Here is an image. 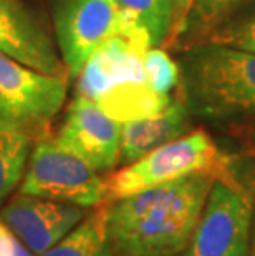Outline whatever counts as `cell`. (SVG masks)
I'll use <instances>...</instances> for the list:
<instances>
[{"label": "cell", "instance_id": "cell-8", "mask_svg": "<svg viewBox=\"0 0 255 256\" xmlns=\"http://www.w3.org/2000/svg\"><path fill=\"white\" fill-rule=\"evenodd\" d=\"M121 130L123 124L108 116L98 102L77 92L55 140L95 170L105 174L119 164Z\"/></svg>", "mask_w": 255, "mask_h": 256}, {"label": "cell", "instance_id": "cell-18", "mask_svg": "<svg viewBox=\"0 0 255 256\" xmlns=\"http://www.w3.org/2000/svg\"><path fill=\"white\" fill-rule=\"evenodd\" d=\"M143 68L146 83L156 92L169 94L174 88H179L181 81L179 63L171 58L164 46H149L144 53Z\"/></svg>", "mask_w": 255, "mask_h": 256}, {"label": "cell", "instance_id": "cell-14", "mask_svg": "<svg viewBox=\"0 0 255 256\" xmlns=\"http://www.w3.org/2000/svg\"><path fill=\"white\" fill-rule=\"evenodd\" d=\"M32 152V132L0 111V206L19 187Z\"/></svg>", "mask_w": 255, "mask_h": 256}, {"label": "cell", "instance_id": "cell-1", "mask_svg": "<svg viewBox=\"0 0 255 256\" xmlns=\"http://www.w3.org/2000/svg\"><path fill=\"white\" fill-rule=\"evenodd\" d=\"M215 178L199 172L106 204L115 256L181 254Z\"/></svg>", "mask_w": 255, "mask_h": 256}, {"label": "cell", "instance_id": "cell-13", "mask_svg": "<svg viewBox=\"0 0 255 256\" xmlns=\"http://www.w3.org/2000/svg\"><path fill=\"white\" fill-rule=\"evenodd\" d=\"M95 101L108 116L121 124L156 116L172 102L169 94L156 92L146 81H124L115 84Z\"/></svg>", "mask_w": 255, "mask_h": 256}, {"label": "cell", "instance_id": "cell-16", "mask_svg": "<svg viewBox=\"0 0 255 256\" xmlns=\"http://www.w3.org/2000/svg\"><path fill=\"white\" fill-rule=\"evenodd\" d=\"M40 256H115L108 235V205L96 206L67 236Z\"/></svg>", "mask_w": 255, "mask_h": 256}, {"label": "cell", "instance_id": "cell-17", "mask_svg": "<svg viewBox=\"0 0 255 256\" xmlns=\"http://www.w3.org/2000/svg\"><path fill=\"white\" fill-rule=\"evenodd\" d=\"M118 4L148 34L151 45H164L171 34L174 0H118Z\"/></svg>", "mask_w": 255, "mask_h": 256}, {"label": "cell", "instance_id": "cell-5", "mask_svg": "<svg viewBox=\"0 0 255 256\" xmlns=\"http://www.w3.org/2000/svg\"><path fill=\"white\" fill-rule=\"evenodd\" d=\"M253 197L235 178H215L182 256H250Z\"/></svg>", "mask_w": 255, "mask_h": 256}, {"label": "cell", "instance_id": "cell-23", "mask_svg": "<svg viewBox=\"0 0 255 256\" xmlns=\"http://www.w3.org/2000/svg\"><path fill=\"white\" fill-rule=\"evenodd\" d=\"M255 119V118H253ZM252 130H253V142H252V150H253V154H255V121H253V124H252Z\"/></svg>", "mask_w": 255, "mask_h": 256}, {"label": "cell", "instance_id": "cell-19", "mask_svg": "<svg viewBox=\"0 0 255 256\" xmlns=\"http://www.w3.org/2000/svg\"><path fill=\"white\" fill-rule=\"evenodd\" d=\"M205 40L255 52V4L243 12L237 14L229 22H225L220 28H217Z\"/></svg>", "mask_w": 255, "mask_h": 256}, {"label": "cell", "instance_id": "cell-22", "mask_svg": "<svg viewBox=\"0 0 255 256\" xmlns=\"http://www.w3.org/2000/svg\"><path fill=\"white\" fill-rule=\"evenodd\" d=\"M253 197V216H252V244H250V256H255V194Z\"/></svg>", "mask_w": 255, "mask_h": 256}, {"label": "cell", "instance_id": "cell-4", "mask_svg": "<svg viewBox=\"0 0 255 256\" xmlns=\"http://www.w3.org/2000/svg\"><path fill=\"white\" fill-rule=\"evenodd\" d=\"M53 30L70 78H77L91 55L115 36L151 45L148 34L118 0H53Z\"/></svg>", "mask_w": 255, "mask_h": 256}, {"label": "cell", "instance_id": "cell-6", "mask_svg": "<svg viewBox=\"0 0 255 256\" xmlns=\"http://www.w3.org/2000/svg\"><path fill=\"white\" fill-rule=\"evenodd\" d=\"M19 192L85 208H96L106 197L100 172L60 146L55 138H42L35 142Z\"/></svg>", "mask_w": 255, "mask_h": 256}, {"label": "cell", "instance_id": "cell-3", "mask_svg": "<svg viewBox=\"0 0 255 256\" xmlns=\"http://www.w3.org/2000/svg\"><path fill=\"white\" fill-rule=\"evenodd\" d=\"M199 172L217 178L234 176L230 159L202 129L191 130L113 172L105 178V204Z\"/></svg>", "mask_w": 255, "mask_h": 256}, {"label": "cell", "instance_id": "cell-15", "mask_svg": "<svg viewBox=\"0 0 255 256\" xmlns=\"http://www.w3.org/2000/svg\"><path fill=\"white\" fill-rule=\"evenodd\" d=\"M255 0H194L174 42L166 50L181 52L205 40L237 14L252 7Z\"/></svg>", "mask_w": 255, "mask_h": 256}, {"label": "cell", "instance_id": "cell-20", "mask_svg": "<svg viewBox=\"0 0 255 256\" xmlns=\"http://www.w3.org/2000/svg\"><path fill=\"white\" fill-rule=\"evenodd\" d=\"M0 256H34V253L2 220H0Z\"/></svg>", "mask_w": 255, "mask_h": 256}, {"label": "cell", "instance_id": "cell-2", "mask_svg": "<svg viewBox=\"0 0 255 256\" xmlns=\"http://www.w3.org/2000/svg\"><path fill=\"white\" fill-rule=\"evenodd\" d=\"M179 98L192 118H255V52L204 40L181 50Z\"/></svg>", "mask_w": 255, "mask_h": 256}, {"label": "cell", "instance_id": "cell-10", "mask_svg": "<svg viewBox=\"0 0 255 256\" xmlns=\"http://www.w3.org/2000/svg\"><path fill=\"white\" fill-rule=\"evenodd\" d=\"M0 50L39 73L70 78L55 38L24 0H0Z\"/></svg>", "mask_w": 255, "mask_h": 256}, {"label": "cell", "instance_id": "cell-21", "mask_svg": "<svg viewBox=\"0 0 255 256\" xmlns=\"http://www.w3.org/2000/svg\"><path fill=\"white\" fill-rule=\"evenodd\" d=\"M194 4V0H174V10H172V26H171V34L167 36V40L164 42V48H167L171 45L172 42H174V38L177 36L179 30H181V26L184 24V20H186L189 10H191Z\"/></svg>", "mask_w": 255, "mask_h": 256}, {"label": "cell", "instance_id": "cell-9", "mask_svg": "<svg viewBox=\"0 0 255 256\" xmlns=\"http://www.w3.org/2000/svg\"><path fill=\"white\" fill-rule=\"evenodd\" d=\"M86 215L85 206L20 192L0 206V220L37 256L55 246Z\"/></svg>", "mask_w": 255, "mask_h": 256}, {"label": "cell", "instance_id": "cell-7", "mask_svg": "<svg viewBox=\"0 0 255 256\" xmlns=\"http://www.w3.org/2000/svg\"><path fill=\"white\" fill-rule=\"evenodd\" d=\"M68 80L35 72L0 50V111L32 132L65 104Z\"/></svg>", "mask_w": 255, "mask_h": 256}, {"label": "cell", "instance_id": "cell-11", "mask_svg": "<svg viewBox=\"0 0 255 256\" xmlns=\"http://www.w3.org/2000/svg\"><path fill=\"white\" fill-rule=\"evenodd\" d=\"M149 46L128 36H115L103 43L77 76V92L95 101L115 84L146 81L143 58Z\"/></svg>", "mask_w": 255, "mask_h": 256}, {"label": "cell", "instance_id": "cell-12", "mask_svg": "<svg viewBox=\"0 0 255 256\" xmlns=\"http://www.w3.org/2000/svg\"><path fill=\"white\" fill-rule=\"evenodd\" d=\"M192 130V114L182 100L172 101L171 106L156 116L136 119L123 124L119 164L128 166L151 150L176 140Z\"/></svg>", "mask_w": 255, "mask_h": 256}]
</instances>
